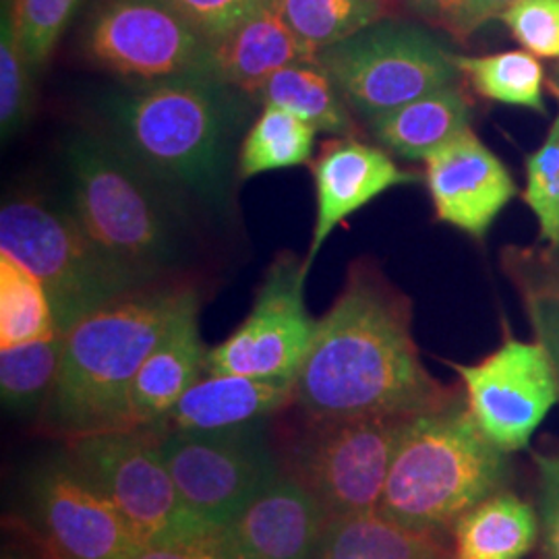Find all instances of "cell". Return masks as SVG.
<instances>
[{"instance_id":"6da1fadb","label":"cell","mask_w":559,"mask_h":559,"mask_svg":"<svg viewBox=\"0 0 559 559\" xmlns=\"http://www.w3.org/2000/svg\"><path fill=\"white\" fill-rule=\"evenodd\" d=\"M456 400L420 360L408 297L373 261H353L300 367V411L313 420L413 419Z\"/></svg>"},{"instance_id":"7a4b0ae2","label":"cell","mask_w":559,"mask_h":559,"mask_svg":"<svg viewBox=\"0 0 559 559\" xmlns=\"http://www.w3.org/2000/svg\"><path fill=\"white\" fill-rule=\"evenodd\" d=\"M198 300L189 282L158 280L78 321L67 332L59 376L41 404V427L67 441L129 429V392L141 365Z\"/></svg>"},{"instance_id":"3957f363","label":"cell","mask_w":559,"mask_h":559,"mask_svg":"<svg viewBox=\"0 0 559 559\" xmlns=\"http://www.w3.org/2000/svg\"><path fill=\"white\" fill-rule=\"evenodd\" d=\"M235 92L216 78L187 75L133 83L110 94L100 110L110 140L147 175L200 200L222 201L240 122Z\"/></svg>"},{"instance_id":"277c9868","label":"cell","mask_w":559,"mask_h":559,"mask_svg":"<svg viewBox=\"0 0 559 559\" xmlns=\"http://www.w3.org/2000/svg\"><path fill=\"white\" fill-rule=\"evenodd\" d=\"M508 454L485 438L466 402L408 420L380 510L406 528L440 535L479 501L503 491Z\"/></svg>"},{"instance_id":"5b68a950","label":"cell","mask_w":559,"mask_h":559,"mask_svg":"<svg viewBox=\"0 0 559 559\" xmlns=\"http://www.w3.org/2000/svg\"><path fill=\"white\" fill-rule=\"evenodd\" d=\"M69 210L94 245L140 284L164 280L180 258L179 224L152 175L110 138L78 133L64 145Z\"/></svg>"},{"instance_id":"8992f818","label":"cell","mask_w":559,"mask_h":559,"mask_svg":"<svg viewBox=\"0 0 559 559\" xmlns=\"http://www.w3.org/2000/svg\"><path fill=\"white\" fill-rule=\"evenodd\" d=\"M0 251L41 280L64 334L102 305L145 286L102 253L67 203L40 193L2 201Z\"/></svg>"},{"instance_id":"52a82bcc","label":"cell","mask_w":559,"mask_h":559,"mask_svg":"<svg viewBox=\"0 0 559 559\" xmlns=\"http://www.w3.org/2000/svg\"><path fill=\"white\" fill-rule=\"evenodd\" d=\"M318 60L348 108L365 120L454 85L460 75L445 41L388 17L323 50Z\"/></svg>"},{"instance_id":"ba28073f","label":"cell","mask_w":559,"mask_h":559,"mask_svg":"<svg viewBox=\"0 0 559 559\" xmlns=\"http://www.w3.org/2000/svg\"><path fill=\"white\" fill-rule=\"evenodd\" d=\"M158 425L67 441L69 464L119 510L143 547L191 539L205 531L182 506L162 459Z\"/></svg>"},{"instance_id":"9c48e42d","label":"cell","mask_w":559,"mask_h":559,"mask_svg":"<svg viewBox=\"0 0 559 559\" xmlns=\"http://www.w3.org/2000/svg\"><path fill=\"white\" fill-rule=\"evenodd\" d=\"M295 441L288 471L330 520L380 510L406 417L309 419Z\"/></svg>"},{"instance_id":"30bf717a","label":"cell","mask_w":559,"mask_h":559,"mask_svg":"<svg viewBox=\"0 0 559 559\" xmlns=\"http://www.w3.org/2000/svg\"><path fill=\"white\" fill-rule=\"evenodd\" d=\"M162 459L187 512L205 531H222L278 477L260 423L216 431L162 429Z\"/></svg>"},{"instance_id":"8fae6325","label":"cell","mask_w":559,"mask_h":559,"mask_svg":"<svg viewBox=\"0 0 559 559\" xmlns=\"http://www.w3.org/2000/svg\"><path fill=\"white\" fill-rule=\"evenodd\" d=\"M92 64L131 83L212 75V41L164 0H102L83 36Z\"/></svg>"},{"instance_id":"7c38bea8","label":"cell","mask_w":559,"mask_h":559,"mask_svg":"<svg viewBox=\"0 0 559 559\" xmlns=\"http://www.w3.org/2000/svg\"><path fill=\"white\" fill-rule=\"evenodd\" d=\"M307 276L305 261L280 253L265 272L249 316L207 350L205 373L295 385L318 328L305 300Z\"/></svg>"},{"instance_id":"4fadbf2b","label":"cell","mask_w":559,"mask_h":559,"mask_svg":"<svg viewBox=\"0 0 559 559\" xmlns=\"http://www.w3.org/2000/svg\"><path fill=\"white\" fill-rule=\"evenodd\" d=\"M448 365L462 380L466 406L480 431L506 454L528 448L559 402L558 376L539 340L506 336L500 348L479 362Z\"/></svg>"},{"instance_id":"5bb4252c","label":"cell","mask_w":559,"mask_h":559,"mask_svg":"<svg viewBox=\"0 0 559 559\" xmlns=\"http://www.w3.org/2000/svg\"><path fill=\"white\" fill-rule=\"evenodd\" d=\"M29 501L52 559H133L143 547L112 501L67 459L44 464L32 477Z\"/></svg>"},{"instance_id":"9a60e30c","label":"cell","mask_w":559,"mask_h":559,"mask_svg":"<svg viewBox=\"0 0 559 559\" xmlns=\"http://www.w3.org/2000/svg\"><path fill=\"white\" fill-rule=\"evenodd\" d=\"M425 185L438 221L483 239L519 187L503 162L466 129L425 158Z\"/></svg>"},{"instance_id":"2e32d148","label":"cell","mask_w":559,"mask_h":559,"mask_svg":"<svg viewBox=\"0 0 559 559\" xmlns=\"http://www.w3.org/2000/svg\"><path fill=\"white\" fill-rule=\"evenodd\" d=\"M316 182V224L302 258L307 272L334 228L362 210L385 191L417 182L413 173L402 170L381 145H371L357 138H330L321 143L311 162Z\"/></svg>"},{"instance_id":"e0dca14e","label":"cell","mask_w":559,"mask_h":559,"mask_svg":"<svg viewBox=\"0 0 559 559\" xmlns=\"http://www.w3.org/2000/svg\"><path fill=\"white\" fill-rule=\"evenodd\" d=\"M323 528L318 501L280 473L221 533L230 559H316Z\"/></svg>"},{"instance_id":"ac0fdd59","label":"cell","mask_w":559,"mask_h":559,"mask_svg":"<svg viewBox=\"0 0 559 559\" xmlns=\"http://www.w3.org/2000/svg\"><path fill=\"white\" fill-rule=\"evenodd\" d=\"M200 300L189 305L141 365L129 392V429L160 423L205 373L207 348L198 323Z\"/></svg>"},{"instance_id":"d6986e66","label":"cell","mask_w":559,"mask_h":559,"mask_svg":"<svg viewBox=\"0 0 559 559\" xmlns=\"http://www.w3.org/2000/svg\"><path fill=\"white\" fill-rule=\"evenodd\" d=\"M313 59L318 57L282 17L278 2L263 7L221 40L212 41V75L251 98L280 69Z\"/></svg>"},{"instance_id":"ffe728a7","label":"cell","mask_w":559,"mask_h":559,"mask_svg":"<svg viewBox=\"0 0 559 559\" xmlns=\"http://www.w3.org/2000/svg\"><path fill=\"white\" fill-rule=\"evenodd\" d=\"M295 400V385L242 376H205L193 383L168 415L166 431H216L260 423Z\"/></svg>"},{"instance_id":"44dd1931","label":"cell","mask_w":559,"mask_h":559,"mask_svg":"<svg viewBox=\"0 0 559 559\" xmlns=\"http://www.w3.org/2000/svg\"><path fill=\"white\" fill-rule=\"evenodd\" d=\"M471 102L454 83L378 115L367 124L383 150L404 160L417 162L471 129Z\"/></svg>"},{"instance_id":"7402d4cb","label":"cell","mask_w":559,"mask_h":559,"mask_svg":"<svg viewBox=\"0 0 559 559\" xmlns=\"http://www.w3.org/2000/svg\"><path fill=\"white\" fill-rule=\"evenodd\" d=\"M454 528V559H524L539 540L533 506L498 491L464 512Z\"/></svg>"},{"instance_id":"603a6c76","label":"cell","mask_w":559,"mask_h":559,"mask_svg":"<svg viewBox=\"0 0 559 559\" xmlns=\"http://www.w3.org/2000/svg\"><path fill=\"white\" fill-rule=\"evenodd\" d=\"M316 559H454L440 535L406 528L381 512L330 520Z\"/></svg>"},{"instance_id":"cb8c5ba5","label":"cell","mask_w":559,"mask_h":559,"mask_svg":"<svg viewBox=\"0 0 559 559\" xmlns=\"http://www.w3.org/2000/svg\"><path fill=\"white\" fill-rule=\"evenodd\" d=\"M261 106H278L332 138H355L353 110L320 60H302L274 73L255 92Z\"/></svg>"},{"instance_id":"d4e9b609","label":"cell","mask_w":559,"mask_h":559,"mask_svg":"<svg viewBox=\"0 0 559 559\" xmlns=\"http://www.w3.org/2000/svg\"><path fill=\"white\" fill-rule=\"evenodd\" d=\"M318 129L278 106H263L260 117L245 133L239 147L240 179H253L272 170L311 166Z\"/></svg>"},{"instance_id":"484cf974","label":"cell","mask_w":559,"mask_h":559,"mask_svg":"<svg viewBox=\"0 0 559 559\" xmlns=\"http://www.w3.org/2000/svg\"><path fill=\"white\" fill-rule=\"evenodd\" d=\"M390 0H278L280 13L316 57L388 17Z\"/></svg>"},{"instance_id":"4316f807","label":"cell","mask_w":559,"mask_h":559,"mask_svg":"<svg viewBox=\"0 0 559 559\" xmlns=\"http://www.w3.org/2000/svg\"><path fill=\"white\" fill-rule=\"evenodd\" d=\"M460 75L487 100L531 108L545 115V69L528 50H508L485 57L454 55Z\"/></svg>"},{"instance_id":"83f0119b","label":"cell","mask_w":559,"mask_h":559,"mask_svg":"<svg viewBox=\"0 0 559 559\" xmlns=\"http://www.w3.org/2000/svg\"><path fill=\"white\" fill-rule=\"evenodd\" d=\"M55 332L59 325L41 280L0 251V348L46 338Z\"/></svg>"},{"instance_id":"f1b7e54d","label":"cell","mask_w":559,"mask_h":559,"mask_svg":"<svg viewBox=\"0 0 559 559\" xmlns=\"http://www.w3.org/2000/svg\"><path fill=\"white\" fill-rule=\"evenodd\" d=\"M64 332L0 348V394L9 411L27 413L48 399L59 376Z\"/></svg>"},{"instance_id":"f546056e","label":"cell","mask_w":559,"mask_h":559,"mask_svg":"<svg viewBox=\"0 0 559 559\" xmlns=\"http://www.w3.org/2000/svg\"><path fill=\"white\" fill-rule=\"evenodd\" d=\"M34 67L21 48L11 0H2L0 11V129L9 141L29 122L34 110Z\"/></svg>"},{"instance_id":"4dcf8cb0","label":"cell","mask_w":559,"mask_h":559,"mask_svg":"<svg viewBox=\"0 0 559 559\" xmlns=\"http://www.w3.org/2000/svg\"><path fill=\"white\" fill-rule=\"evenodd\" d=\"M524 201L539 222L540 239L559 242V112L539 150L526 158Z\"/></svg>"},{"instance_id":"1f68e13d","label":"cell","mask_w":559,"mask_h":559,"mask_svg":"<svg viewBox=\"0 0 559 559\" xmlns=\"http://www.w3.org/2000/svg\"><path fill=\"white\" fill-rule=\"evenodd\" d=\"M78 4L80 0H11L21 48L34 71L50 59Z\"/></svg>"},{"instance_id":"d6a6232c","label":"cell","mask_w":559,"mask_h":559,"mask_svg":"<svg viewBox=\"0 0 559 559\" xmlns=\"http://www.w3.org/2000/svg\"><path fill=\"white\" fill-rule=\"evenodd\" d=\"M500 20L524 50L559 60V0H519Z\"/></svg>"},{"instance_id":"836d02e7","label":"cell","mask_w":559,"mask_h":559,"mask_svg":"<svg viewBox=\"0 0 559 559\" xmlns=\"http://www.w3.org/2000/svg\"><path fill=\"white\" fill-rule=\"evenodd\" d=\"M210 41L221 40L239 23L278 0H164Z\"/></svg>"},{"instance_id":"e575fe53","label":"cell","mask_w":559,"mask_h":559,"mask_svg":"<svg viewBox=\"0 0 559 559\" xmlns=\"http://www.w3.org/2000/svg\"><path fill=\"white\" fill-rule=\"evenodd\" d=\"M539 473L540 543L545 559H559V454H535Z\"/></svg>"},{"instance_id":"d590c367","label":"cell","mask_w":559,"mask_h":559,"mask_svg":"<svg viewBox=\"0 0 559 559\" xmlns=\"http://www.w3.org/2000/svg\"><path fill=\"white\" fill-rule=\"evenodd\" d=\"M512 272L522 282L524 295L559 297V242L540 251H526L514 261Z\"/></svg>"},{"instance_id":"8d00e7d4","label":"cell","mask_w":559,"mask_h":559,"mask_svg":"<svg viewBox=\"0 0 559 559\" xmlns=\"http://www.w3.org/2000/svg\"><path fill=\"white\" fill-rule=\"evenodd\" d=\"M133 559H230V556L221 531H212L191 539L145 545Z\"/></svg>"},{"instance_id":"74e56055","label":"cell","mask_w":559,"mask_h":559,"mask_svg":"<svg viewBox=\"0 0 559 559\" xmlns=\"http://www.w3.org/2000/svg\"><path fill=\"white\" fill-rule=\"evenodd\" d=\"M524 305L535 336L545 346L554 362L559 383V297L551 295H524Z\"/></svg>"},{"instance_id":"f35d334b","label":"cell","mask_w":559,"mask_h":559,"mask_svg":"<svg viewBox=\"0 0 559 559\" xmlns=\"http://www.w3.org/2000/svg\"><path fill=\"white\" fill-rule=\"evenodd\" d=\"M404 2L417 17L431 23L433 27L445 29L450 36L456 38L464 0H404Z\"/></svg>"},{"instance_id":"ab89813d","label":"cell","mask_w":559,"mask_h":559,"mask_svg":"<svg viewBox=\"0 0 559 559\" xmlns=\"http://www.w3.org/2000/svg\"><path fill=\"white\" fill-rule=\"evenodd\" d=\"M519 0H464L462 17H460L459 34L456 38L464 40L479 32L485 23L500 20L506 9H510Z\"/></svg>"},{"instance_id":"60d3db41","label":"cell","mask_w":559,"mask_h":559,"mask_svg":"<svg viewBox=\"0 0 559 559\" xmlns=\"http://www.w3.org/2000/svg\"><path fill=\"white\" fill-rule=\"evenodd\" d=\"M2 559H52V556L46 551V547L40 543V549L27 547V545H4L2 549Z\"/></svg>"},{"instance_id":"b9f144b4","label":"cell","mask_w":559,"mask_h":559,"mask_svg":"<svg viewBox=\"0 0 559 559\" xmlns=\"http://www.w3.org/2000/svg\"><path fill=\"white\" fill-rule=\"evenodd\" d=\"M551 90L556 92L559 100V62L556 64V69H554V75H551Z\"/></svg>"}]
</instances>
